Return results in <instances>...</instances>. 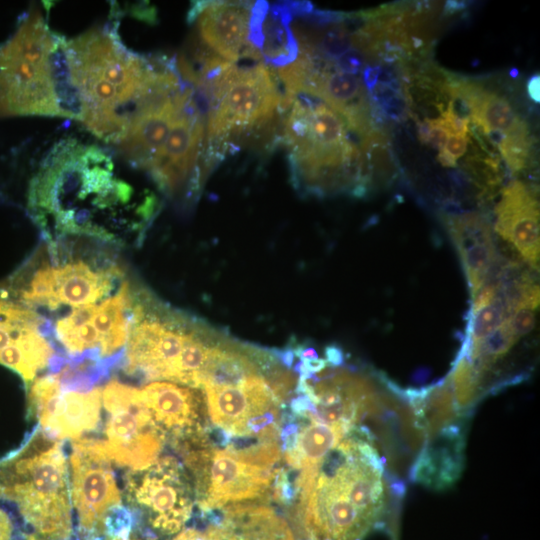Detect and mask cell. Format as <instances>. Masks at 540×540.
<instances>
[{
    "label": "cell",
    "instance_id": "cell-1",
    "mask_svg": "<svg viewBox=\"0 0 540 540\" xmlns=\"http://www.w3.org/2000/svg\"><path fill=\"white\" fill-rule=\"evenodd\" d=\"M387 487L380 459L359 437L345 438L295 479L289 518L296 540H363L384 528Z\"/></svg>",
    "mask_w": 540,
    "mask_h": 540
},
{
    "label": "cell",
    "instance_id": "cell-2",
    "mask_svg": "<svg viewBox=\"0 0 540 540\" xmlns=\"http://www.w3.org/2000/svg\"><path fill=\"white\" fill-rule=\"evenodd\" d=\"M47 115L81 120L69 42L30 11L0 46V117Z\"/></svg>",
    "mask_w": 540,
    "mask_h": 540
},
{
    "label": "cell",
    "instance_id": "cell-3",
    "mask_svg": "<svg viewBox=\"0 0 540 540\" xmlns=\"http://www.w3.org/2000/svg\"><path fill=\"white\" fill-rule=\"evenodd\" d=\"M73 79L82 104L81 122L98 137L117 143L150 89L160 60L127 50L107 28L69 41Z\"/></svg>",
    "mask_w": 540,
    "mask_h": 540
},
{
    "label": "cell",
    "instance_id": "cell-4",
    "mask_svg": "<svg viewBox=\"0 0 540 540\" xmlns=\"http://www.w3.org/2000/svg\"><path fill=\"white\" fill-rule=\"evenodd\" d=\"M131 194L127 183L113 178L111 160L103 151L67 142L54 149L33 179L29 207L40 224L51 222L56 232L70 234L88 203V236H94L90 208L95 214L126 204Z\"/></svg>",
    "mask_w": 540,
    "mask_h": 540
},
{
    "label": "cell",
    "instance_id": "cell-5",
    "mask_svg": "<svg viewBox=\"0 0 540 540\" xmlns=\"http://www.w3.org/2000/svg\"><path fill=\"white\" fill-rule=\"evenodd\" d=\"M0 496L46 540H68L73 532L68 468L62 444L36 433L0 463Z\"/></svg>",
    "mask_w": 540,
    "mask_h": 540
},
{
    "label": "cell",
    "instance_id": "cell-6",
    "mask_svg": "<svg viewBox=\"0 0 540 540\" xmlns=\"http://www.w3.org/2000/svg\"><path fill=\"white\" fill-rule=\"evenodd\" d=\"M208 103L207 157L211 167L228 147L231 136L266 124L282 110L283 94L264 63H231L205 89Z\"/></svg>",
    "mask_w": 540,
    "mask_h": 540
},
{
    "label": "cell",
    "instance_id": "cell-7",
    "mask_svg": "<svg viewBox=\"0 0 540 540\" xmlns=\"http://www.w3.org/2000/svg\"><path fill=\"white\" fill-rule=\"evenodd\" d=\"M195 484L198 509L209 510L257 499L268 501L277 468L249 464L208 441L176 445Z\"/></svg>",
    "mask_w": 540,
    "mask_h": 540
},
{
    "label": "cell",
    "instance_id": "cell-8",
    "mask_svg": "<svg viewBox=\"0 0 540 540\" xmlns=\"http://www.w3.org/2000/svg\"><path fill=\"white\" fill-rule=\"evenodd\" d=\"M127 502L144 523V537L178 533L194 511L193 489L176 458L164 456L145 469L130 470L126 476Z\"/></svg>",
    "mask_w": 540,
    "mask_h": 540
},
{
    "label": "cell",
    "instance_id": "cell-9",
    "mask_svg": "<svg viewBox=\"0 0 540 540\" xmlns=\"http://www.w3.org/2000/svg\"><path fill=\"white\" fill-rule=\"evenodd\" d=\"M108 413L104 440H99L107 457L130 470L145 469L154 463L163 448L164 431L154 421L141 390L117 380L102 390Z\"/></svg>",
    "mask_w": 540,
    "mask_h": 540
},
{
    "label": "cell",
    "instance_id": "cell-10",
    "mask_svg": "<svg viewBox=\"0 0 540 540\" xmlns=\"http://www.w3.org/2000/svg\"><path fill=\"white\" fill-rule=\"evenodd\" d=\"M196 326L147 302L135 303L125 370L150 380L181 383L183 352Z\"/></svg>",
    "mask_w": 540,
    "mask_h": 540
},
{
    "label": "cell",
    "instance_id": "cell-11",
    "mask_svg": "<svg viewBox=\"0 0 540 540\" xmlns=\"http://www.w3.org/2000/svg\"><path fill=\"white\" fill-rule=\"evenodd\" d=\"M121 275L115 265L100 266L80 258L46 262L13 286V296L30 308H77L110 296Z\"/></svg>",
    "mask_w": 540,
    "mask_h": 540
},
{
    "label": "cell",
    "instance_id": "cell-12",
    "mask_svg": "<svg viewBox=\"0 0 540 540\" xmlns=\"http://www.w3.org/2000/svg\"><path fill=\"white\" fill-rule=\"evenodd\" d=\"M111 463L99 440L81 438L73 442L70 497L79 528L89 540L105 533L108 519L122 508Z\"/></svg>",
    "mask_w": 540,
    "mask_h": 540
},
{
    "label": "cell",
    "instance_id": "cell-13",
    "mask_svg": "<svg viewBox=\"0 0 540 540\" xmlns=\"http://www.w3.org/2000/svg\"><path fill=\"white\" fill-rule=\"evenodd\" d=\"M102 391L70 388L61 374L38 378L29 390L30 406L43 429L57 439H81L97 428Z\"/></svg>",
    "mask_w": 540,
    "mask_h": 540
},
{
    "label": "cell",
    "instance_id": "cell-14",
    "mask_svg": "<svg viewBox=\"0 0 540 540\" xmlns=\"http://www.w3.org/2000/svg\"><path fill=\"white\" fill-rule=\"evenodd\" d=\"M204 130V117L193 95L147 168L159 188L168 195L198 190L203 174L198 167V158Z\"/></svg>",
    "mask_w": 540,
    "mask_h": 540
},
{
    "label": "cell",
    "instance_id": "cell-15",
    "mask_svg": "<svg viewBox=\"0 0 540 540\" xmlns=\"http://www.w3.org/2000/svg\"><path fill=\"white\" fill-rule=\"evenodd\" d=\"M32 308L0 293V364L31 381L49 364L53 348Z\"/></svg>",
    "mask_w": 540,
    "mask_h": 540
},
{
    "label": "cell",
    "instance_id": "cell-16",
    "mask_svg": "<svg viewBox=\"0 0 540 540\" xmlns=\"http://www.w3.org/2000/svg\"><path fill=\"white\" fill-rule=\"evenodd\" d=\"M252 6L244 1L198 2L189 19L198 21L201 38L221 58L258 60L261 54L249 41Z\"/></svg>",
    "mask_w": 540,
    "mask_h": 540
},
{
    "label": "cell",
    "instance_id": "cell-17",
    "mask_svg": "<svg viewBox=\"0 0 540 540\" xmlns=\"http://www.w3.org/2000/svg\"><path fill=\"white\" fill-rule=\"evenodd\" d=\"M202 390L211 421L233 437L246 436L251 418L283 407L261 374L249 376L238 386L206 385Z\"/></svg>",
    "mask_w": 540,
    "mask_h": 540
},
{
    "label": "cell",
    "instance_id": "cell-18",
    "mask_svg": "<svg viewBox=\"0 0 540 540\" xmlns=\"http://www.w3.org/2000/svg\"><path fill=\"white\" fill-rule=\"evenodd\" d=\"M495 231L510 243L533 269H539V204L535 194L514 180L501 191L495 207Z\"/></svg>",
    "mask_w": 540,
    "mask_h": 540
},
{
    "label": "cell",
    "instance_id": "cell-19",
    "mask_svg": "<svg viewBox=\"0 0 540 540\" xmlns=\"http://www.w3.org/2000/svg\"><path fill=\"white\" fill-rule=\"evenodd\" d=\"M442 222L457 249L473 297L496 267L491 224L474 211L446 213L442 215Z\"/></svg>",
    "mask_w": 540,
    "mask_h": 540
},
{
    "label": "cell",
    "instance_id": "cell-20",
    "mask_svg": "<svg viewBox=\"0 0 540 540\" xmlns=\"http://www.w3.org/2000/svg\"><path fill=\"white\" fill-rule=\"evenodd\" d=\"M142 397L156 424L170 433L174 443L190 441L205 434L201 404L196 392L166 381L145 385Z\"/></svg>",
    "mask_w": 540,
    "mask_h": 540
},
{
    "label": "cell",
    "instance_id": "cell-21",
    "mask_svg": "<svg viewBox=\"0 0 540 540\" xmlns=\"http://www.w3.org/2000/svg\"><path fill=\"white\" fill-rule=\"evenodd\" d=\"M451 99L460 101L467 109L470 120L484 134L498 133L507 137H528L527 124L514 111L507 100L486 90L480 84L457 80L447 84Z\"/></svg>",
    "mask_w": 540,
    "mask_h": 540
},
{
    "label": "cell",
    "instance_id": "cell-22",
    "mask_svg": "<svg viewBox=\"0 0 540 540\" xmlns=\"http://www.w3.org/2000/svg\"><path fill=\"white\" fill-rule=\"evenodd\" d=\"M292 21L293 14L288 2L269 5L261 25L259 52L261 58L273 67H285L294 62L299 55Z\"/></svg>",
    "mask_w": 540,
    "mask_h": 540
},
{
    "label": "cell",
    "instance_id": "cell-23",
    "mask_svg": "<svg viewBox=\"0 0 540 540\" xmlns=\"http://www.w3.org/2000/svg\"><path fill=\"white\" fill-rule=\"evenodd\" d=\"M350 432L342 425H327L310 420V423L301 426L294 448L284 452V459L291 468L297 470L317 466Z\"/></svg>",
    "mask_w": 540,
    "mask_h": 540
},
{
    "label": "cell",
    "instance_id": "cell-24",
    "mask_svg": "<svg viewBox=\"0 0 540 540\" xmlns=\"http://www.w3.org/2000/svg\"><path fill=\"white\" fill-rule=\"evenodd\" d=\"M507 321L517 338L521 339L535 327V309L525 305H515L508 314Z\"/></svg>",
    "mask_w": 540,
    "mask_h": 540
},
{
    "label": "cell",
    "instance_id": "cell-25",
    "mask_svg": "<svg viewBox=\"0 0 540 540\" xmlns=\"http://www.w3.org/2000/svg\"><path fill=\"white\" fill-rule=\"evenodd\" d=\"M468 142L467 135H449L443 149L439 151L437 156L440 164L445 167H455L457 160L466 152Z\"/></svg>",
    "mask_w": 540,
    "mask_h": 540
},
{
    "label": "cell",
    "instance_id": "cell-26",
    "mask_svg": "<svg viewBox=\"0 0 540 540\" xmlns=\"http://www.w3.org/2000/svg\"><path fill=\"white\" fill-rule=\"evenodd\" d=\"M434 120L448 135H467L468 133L470 119L459 115L451 100L446 110H442L440 117Z\"/></svg>",
    "mask_w": 540,
    "mask_h": 540
},
{
    "label": "cell",
    "instance_id": "cell-27",
    "mask_svg": "<svg viewBox=\"0 0 540 540\" xmlns=\"http://www.w3.org/2000/svg\"><path fill=\"white\" fill-rule=\"evenodd\" d=\"M418 136L420 140L434 149L442 150L448 134L435 122L434 119H425L418 125Z\"/></svg>",
    "mask_w": 540,
    "mask_h": 540
},
{
    "label": "cell",
    "instance_id": "cell-28",
    "mask_svg": "<svg viewBox=\"0 0 540 540\" xmlns=\"http://www.w3.org/2000/svg\"><path fill=\"white\" fill-rule=\"evenodd\" d=\"M527 94L535 103L540 102V76L539 74L532 75L527 81Z\"/></svg>",
    "mask_w": 540,
    "mask_h": 540
},
{
    "label": "cell",
    "instance_id": "cell-29",
    "mask_svg": "<svg viewBox=\"0 0 540 540\" xmlns=\"http://www.w3.org/2000/svg\"><path fill=\"white\" fill-rule=\"evenodd\" d=\"M108 540H132V539H130L129 537L115 536V537H110V539Z\"/></svg>",
    "mask_w": 540,
    "mask_h": 540
},
{
    "label": "cell",
    "instance_id": "cell-30",
    "mask_svg": "<svg viewBox=\"0 0 540 540\" xmlns=\"http://www.w3.org/2000/svg\"><path fill=\"white\" fill-rule=\"evenodd\" d=\"M26 540H46V539H43V538H40V537H35L33 535H30L26 538Z\"/></svg>",
    "mask_w": 540,
    "mask_h": 540
}]
</instances>
